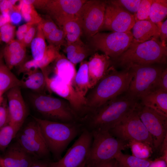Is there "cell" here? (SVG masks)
<instances>
[{
  "label": "cell",
  "instance_id": "5",
  "mask_svg": "<svg viewBox=\"0 0 167 167\" xmlns=\"http://www.w3.org/2000/svg\"><path fill=\"white\" fill-rule=\"evenodd\" d=\"M27 93L28 101L45 118L43 119L64 123L72 122L73 121L75 112L70 104L62 99L45 93L30 91Z\"/></svg>",
  "mask_w": 167,
  "mask_h": 167
},
{
  "label": "cell",
  "instance_id": "10",
  "mask_svg": "<svg viewBox=\"0 0 167 167\" xmlns=\"http://www.w3.org/2000/svg\"><path fill=\"white\" fill-rule=\"evenodd\" d=\"M92 140L91 132L84 130L64 156L49 167H86Z\"/></svg>",
  "mask_w": 167,
  "mask_h": 167
},
{
  "label": "cell",
  "instance_id": "31",
  "mask_svg": "<svg viewBox=\"0 0 167 167\" xmlns=\"http://www.w3.org/2000/svg\"><path fill=\"white\" fill-rule=\"evenodd\" d=\"M17 5L22 17L27 23H31L34 24H39L42 18L38 14L35 8L32 4L24 2L22 0H19Z\"/></svg>",
  "mask_w": 167,
  "mask_h": 167
},
{
  "label": "cell",
  "instance_id": "20",
  "mask_svg": "<svg viewBox=\"0 0 167 167\" xmlns=\"http://www.w3.org/2000/svg\"><path fill=\"white\" fill-rule=\"evenodd\" d=\"M140 103L167 117V92L161 89L153 90L141 97Z\"/></svg>",
  "mask_w": 167,
  "mask_h": 167
},
{
  "label": "cell",
  "instance_id": "23",
  "mask_svg": "<svg viewBox=\"0 0 167 167\" xmlns=\"http://www.w3.org/2000/svg\"><path fill=\"white\" fill-rule=\"evenodd\" d=\"M24 73L20 80L21 88L35 92L45 93L44 91L47 88L45 78L41 70H32Z\"/></svg>",
  "mask_w": 167,
  "mask_h": 167
},
{
  "label": "cell",
  "instance_id": "36",
  "mask_svg": "<svg viewBox=\"0 0 167 167\" xmlns=\"http://www.w3.org/2000/svg\"><path fill=\"white\" fill-rule=\"evenodd\" d=\"M152 0H141L137 12L134 16L135 22L149 20V15Z\"/></svg>",
  "mask_w": 167,
  "mask_h": 167
},
{
  "label": "cell",
  "instance_id": "3",
  "mask_svg": "<svg viewBox=\"0 0 167 167\" xmlns=\"http://www.w3.org/2000/svg\"><path fill=\"white\" fill-rule=\"evenodd\" d=\"M167 46L163 45L159 39H153L143 42L135 41L118 58L113 64L128 68L135 65L166 63Z\"/></svg>",
  "mask_w": 167,
  "mask_h": 167
},
{
  "label": "cell",
  "instance_id": "13",
  "mask_svg": "<svg viewBox=\"0 0 167 167\" xmlns=\"http://www.w3.org/2000/svg\"><path fill=\"white\" fill-rule=\"evenodd\" d=\"M107 1L87 0L82 6L79 17L83 33L90 38L99 32L103 25Z\"/></svg>",
  "mask_w": 167,
  "mask_h": 167
},
{
  "label": "cell",
  "instance_id": "49",
  "mask_svg": "<svg viewBox=\"0 0 167 167\" xmlns=\"http://www.w3.org/2000/svg\"><path fill=\"white\" fill-rule=\"evenodd\" d=\"M148 167H167V162L159 157L152 161Z\"/></svg>",
  "mask_w": 167,
  "mask_h": 167
},
{
  "label": "cell",
  "instance_id": "26",
  "mask_svg": "<svg viewBox=\"0 0 167 167\" xmlns=\"http://www.w3.org/2000/svg\"><path fill=\"white\" fill-rule=\"evenodd\" d=\"M73 86L78 94L85 99L90 89L88 61H83L81 62L79 69L75 75Z\"/></svg>",
  "mask_w": 167,
  "mask_h": 167
},
{
  "label": "cell",
  "instance_id": "46",
  "mask_svg": "<svg viewBox=\"0 0 167 167\" xmlns=\"http://www.w3.org/2000/svg\"><path fill=\"white\" fill-rule=\"evenodd\" d=\"M10 23L15 24L19 23L22 20V17L20 11L16 5L15 9L12 11L10 14Z\"/></svg>",
  "mask_w": 167,
  "mask_h": 167
},
{
  "label": "cell",
  "instance_id": "27",
  "mask_svg": "<svg viewBox=\"0 0 167 167\" xmlns=\"http://www.w3.org/2000/svg\"><path fill=\"white\" fill-rule=\"evenodd\" d=\"M62 29L66 35V45L80 39L83 33L82 21L79 17L66 21L63 24Z\"/></svg>",
  "mask_w": 167,
  "mask_h": 167
},
{
  "label": "cell",
  "instance_id": "52",
  "mask_svg": "<svg viewBox=\"0 0 167 167\" xmlns=\"http://www.w3.org/2000/svg\"><path fill=\"white\" fill-rule=\"evenodd\" d=\"M29 167H49V163L43 161L35 160Z\"/></svg>",
  "mask_w": 167,
  "mask_h": 167
},
{
  "label": "cell",
  "instance_id": "33",
  "mask_svg": "<svg viewBox=\"0 0 167 167\" xmlns=\"http://www.w3.org/2000/svg\"><path fill=\"white\" fill-rule=\"evenodd\" d=\"M17 133L9 125L0 128V150L4 151Z\"/></svg>",
  "mask_w": 167,
  "mask_h": 167
},
{
  "label": "cell",
  "instance_id": "30",
  "mask_svg": "<svg viewBox=\"0 0 167 167\" xmlns=\"http://www.w3.org/2000/svg\"><path fill=\"white\" fill-rule=\"evenodd\" d=\"M167 15V0H152L149 15V20L156 24L162 21Z\"/></svg>",
  "mask_w": 167,
  "mask_h": 167
},
{
  "label": "cell",
  "instance_id": "37",
  "mask_svg": "<svg viewBox=\"0 0 167 167\" xmlns=\"http://www.w3.org/2000/svg\"><path fill=\"white\" fill-rule=\"evenodd\" d=\"M15 27L11 23H7L0 28V43L6 44L14 39Z\"/></svg>",
  "mask_w": 167,
  "mask_h": 167
},
{
  "label": "cell",
  "instance_id": "39",
  "mask_svg": "<svg viewBox=\"0 0 167 167\" xmlns=\"http://www.w3.org/2000/svg\"><path fill=\"white\" fill-rule=\"evenodd\" d=\"M24 47L25 46L22 43L17 39H14L6 44L2 51L3 56L15 53Z\"/></svg>",
  "mask_w": 167,
  "mask_h": 167
},
{
  "label": "cell",
  "instance_id": "1",
  "mask_svg": "<svg viewBox=\"0 0 167 167\" xmlns=\"http://www.w3.org/2000/svg\"><path fill=\"white\" fill-rule=\"evenodd\" d=\"M133 76L130 68L118 71L112 66L85 97V107L92 111L125 93Z\"/></svg>",
  "mask_w": 167,
  "mask_h": 167
},
{
  "label": "cell",
  "instance_id": "54",
  "mask_svg": "<svg viewBox=\"0 0 167 167\" xmlns=\"http://www.w3.org/2000/svg\"><path fill=\"white\" fill-rule=\"evenodd\" d=\"M3 93L0 92V105L1 104L4 100L2 96V95Z\"/></svg>",
  "mask_w": 167,
  "mask_h": 167
},
{
  "label": "cell",
  "instance_id": "34",
  "mask_svg": "<svg viewBox=\"0 0 167 167\" xmlns=\"http://www.w3.org/2000/svg\"><path fill=\"white\" fill-rule=\"evenodd\" d=\"M49 45L60 49L62 46L66 45V35L62 29L57 28L45 37Z\"/></svg>",
  "mask_w": 167,
  "mask_h": 167
},
{
  "label": "cell",
  "instance_id": "21",
  "mask_svg": "<svg viewBox=\"0 0 167 167\" xmlns=\"http://www.w3.org/2000/svg\"><path fill=\"white\" fill-rule=\"evenodd\" d=\"M134 40L143 42L153 39L159 38V31L156 24L150 20L135 22L132 28Z\"/></svg>",
  "mask_w": 167,
  "mask_h": 167
},
{
  "label": "cell",
  "instance_id": "38",
  "mask_svg": "<svg viewBox=\"0 0 167 167\" xmlns=\"http://www.w3.org/2000/svg\"><path fill=\"white\" fill-rule=\"evenodd\" d=\"M115 3L134 15L137 12L141 0H113Z\"/></svg>",
  "mask_w": 167,
  "mask_h": 167
},
{
  "label": "cell",
  "instance_id": "12",
  "mask_svg": "<svg viewBox=\"0 0 167 167\" xmlns=\"http://www.w3.org/2000/svg\"><path fill=\"white\" fill-rule=\"evenodd\" d=\"M138 115L152 137L154 150H158L167 136V117L139 103Z\"/></svg>",
  "mask_w": 167,
  "mask_h": 167
},
{
  "label": "cell",
  "instance_id": "22",
  "mask_svg": "<svg viewBox=\"0 0 167 167\" xmlns=\"http://www.w3.org/2000/svg\"><path fill=\"white\" fill-rule=\"evenodd\" d=\"M60 49L49 45L43 58L40 60L33 59L24 63L19 66V73H24L30 70L42 69L48 66L53 62L59 55Z\"/></svg>",
  "mask_w": 167,
  "mask_h": 167
},
{
  "label": "cell",
  "instance_id": "32",
  "mask_svg": "<svg viewBox=\"0 0 167 167\" xmlns=\"http://www.w3.org/2000/svg\"><path fill=\"white\" fill-rule=\"evenodd\" d=\"M127 145L131 149L132 155L142 159H148L153 150L148 144L139 141H131Z\"/></svg>",
  "mask_w": 167,
  "mask_h": 167
},
{
  "label": "cell",
  "instance_id": "53",
  "mask_svg": "<svg viewBox=\"0 0 167 167\" xmlns=\"http://www.w3.org/2000/svg\"><path fill=\"white\" fill-rule=\"evenodd\" d=\"M10 23V17L0 14V28L5 24Z\"/></svg>",
  "mask_w": 167,
  "mask_h": 167
},
{
  "label": "cell",
  "instance_id": "35",
  "mask_svg": "<svg viewBox=\"0 0 167 167\" xmlns=\"http://www.w3.org/2000/svg\"><path fill=\"white\" fill-rule=\"evenodd\" d=\"M91 53V50L85 45L75 51L67 54V58L75 66L81 62Z\"/></svg>",
  "mask_w": 167,
  "mask_h": 167
},
{
  "label": "cell",
  "instance_id": "29",
  "mask_svg": "<svg viewBox=\"0 0 167 167\" xmlns=\"http://www.w3.org/2000/svg\"><path fill=\"white\" fill-rule=\"evenodd\" d=\"M114 158L116 160L118 167H148L152 161L149 159H139L133 155L119 152Z\"/></svg>",
  "mask_w": 167,
  "mask_h": 167
},
{
  "label": "cell",
  "instance_id": "48",
  "mask_svg": "<svg viewBox=\"0 0 167 167\" xmlns=\"http://www.w3.org/2000/svg\"><path fill=\"white\" fill-rule=\"evenodd\" d=\"M26 4L32 5L35 8L42 10L44 7L47 0H22Z\"/></svg>",
  "mask_w": 167,
  "mask_h": 167
},
{
  "label": "cell",
  "instance_id": "41",
  "mask_svg": "<svg viewBox=\"0 0 167 167\" xmlns=\"http://www.w3.org/2000/svg\"><path fill=\"white\" fill-rule=\"evenodd\" d=\"M19 0H1L0 2V14L9 15L15 8Z\"/></svg>",
  "mask_w": 167,
  "mask_h": 167
},
{
  "label": "cell",
  "instance_id": "25",
  "mask_svg": "<svg viewBox=\"0 0 167 167\" xmlns=\"http://www.w3.org/2000/svg\"><path fill=\"white\" fill-rule=\"evenodd\" d=\"M11 70L3 61L2 52L0 53V92L3 93L14 87L21 88L20 80Z\"/></svg>",
  "mask_w": 167,
  "mask_h": 167
},
{
  "label": "cell",
  "instance_id": "44",
  "mask_svg": "<svg viewBox=\"0 0 167 167\" xmlns=\"http://www.w3.org/2000/svg\"><path fill=\"white\" fill-rule=\"evenodd\" d=\"M159 31V38L163 46H167V20L164 22H160L156 24Z\"/></svg>",
  "mask_w": 167,
  "mask_h": 167
},
{
  "label": "cell",
  "instance_id": "6",
  "mask_svg": "<svg viewBox=\"0 0 167 167\" xmlns=\"http://www.w3.org/2000/svg\"><path fill=\"white\" fill-rule=\"evenodd\" d=\"M91 132L92 140L86 167H95L114 158L128 146L127 143L114 136L109 131L93 130Z\"/></svg>",
  "mask_w": 167,
  "mask_h": 167
},
{
  "label": "cell",
  "instance_id": "17",
  "mask_svg": "<svg viewBox=\"0 0 167 167\" xmlns=\"http://www.w3.org/2000/svg\"><path fill=\"white\" fill-rule=\"evenodd\" d=\"M6 92L9 114V125L18 133L27 115L25 101L20 87L12 88Z\"/></svg>",
  "mask_w": 167,
  "mask_h": 167
},
{
  "label": "cell",
  "instance_id": "24",
  "mask_svg": "<svg viewBox=\"0 0 167 167\" xmlns=\"http://www.w3.org/2000/svg\"><path fill=\"white\" fill-rule=\"evenodd\" d=\"M54 62V74L64 81L73 85L77 72L75 66L63 54H60Z\"/></svg>",
  "mask_w": 167,
  "mask_h": 167
},
{
  "label": "cell",
  "instance_id": "18",
  "mask_svg": "<svg viewBox=\"0 0 167 167\" xmlns=\"http://www.w3.org/2000/svg\"><path fill=\"white\" fill-rule=\"evenodd\" d=\"M9 146L0 156V167H29L35 161L17 141Z\"/></svg>",
  "mask_w": 167,
  "mask_h": 167
},
{
  "label": "cell",
  "instance_id": "15",
  "mask_svg": "<svg viewBox=\"0 0 167 167\" xmlns=\"http://www.w3.org/2000/svg\"><path fill=\"white\" fill-rule=\"evenodd\" d=\"M135 23L134 15L113 0L107 1L104 23L101 30L127 32L131 31Z\"/></svg>",
  "mask_w": 167,
  "mask_h": 167
},
{
  "label": "cell",
  "instance_id": "9",
  "mask_svg": "<svg viewBox=\"0 0 167 167\" xmlns=\"http://www.w3.org/2000/svg\"><path fill=\"white\" fill-rule=\"evenodd\" d=\"M109 131L114 136L127 144L132 141H139L154 150L152 137L140 119L136 108Z\"/></svg>",
  "mask_w": 167,
  "mask_h": 167
},
{
  "label": "cell",
  "instance_id": "28",
  "mask_svg": "<svg viewBox=\"0 0 167 167\" xmlns=\"http://www.w3.org/2000/svg\"><path fill=\"white\" fill-rule=\"evenodd\" d=\"M30 46L32 59L36 60H41L45 53L47 46L45 37L39 24L36 35Z\"/></svg>",
  "mask_w": 167,
  "mask_h": 167
},
{
  "label": "cell",
  "instance_id": "14",
  "mask_svg": "<svg viewBox=\"0 0 167 167\" xmlns=\"http://www.w3.org/2000/svg\"><path fill=\"white\" fill-rule=\"evenodd\" d=\"M87 1L47 0L42 10L62 29L66 21L79 17L82 7Z\"/></svg>",
  "mask_w": 167,
  "mask_h": 167
},
{
  "label": "cell",
  "instance_id": "47",
  "mask_svg": "<svg viewBox=\"0 0 167 167\" xmlns=\"http://www.w3.org/2000/svg\"><path fill=\"white\" fill-rule=\"evenodd\" d=\"M84 45L85 44L80 39L76 41L65 46L63 51L66 54L74 52Z\"/></svg>",
  "mask_w": 167,
  "mask_h": 167
},
{
  "label": "cell",
  "instance_id": "2",
  "mask_svg": "<svg viewBox=\"0 0 167 167\" xmlns=\"http://www.w3.org/2000/svg\"><path fill=\"white\" fill-rule=\"evenodd\" d=\"M139 101L126 92L92 111L89 122L92 131H109L135 109Z\"/></svg>",
  "mask_w": 167,
  "mask_h": 167
},
{
  "label": "cell",
  "instance_id": "51",
  "mask_svg": "<svg viewBox=\"0 0 167 167\" xmlns=\"http://www.w3.org/2000/svg\"><path fill=\"white\" fill-rule=\"evenodd\" d=\"M34 24L31 23H27L20 26L18 28L17 31L25 34L30 28Z\"/></svg>",
  "mask_w": 167,
  "mask_h": 167
},
{
  "label": "cell",
  "instance_id": "4",
  "mask_svg": "<svg viewBox=\"0 0 167 167\" xmlns=\"http://www.w3.org/2000/svg\"><path fill=\"white\" fill-rule=\"evenodd\" d=\"M38 124L49 152L57 161L79 132L73 123H64L33 117Z\"/></svg>",
  "mask_w": 167,
  "mask_h": 167
},
{
  "label": "cell",
  "instance_id": "16",
  "mask_svg": "<svg viewBox=\"0 0 167 167\" xmlns=\"http://www.w3.org/2000/svg\"><path fill=\"white\" fill-rule=\"evenodd\" d=\"M47 89L67 101L75 112L81 110L85 107V99L80 96L73 85L67 83L53 74L50 75L43 73Z\"/></svg>",
  "mask_w": 167,
  "mask_h": 167
},
{
  "label": "cell",
  "instance_id": "7",
  "mask_svg": "<svg viewBox=\"0 0 167 167\" xmlns=\"http://www.w3.org/2000/svg\"><path fill=\"white\" fill-rule=\"evenodd\" d=\"M165 68L163 65L155 64L135 65L128 68L132 71L133 76L126 92L139 100L156 89L159 77Z\"/></svg>",
  "mask_w": 167,
  "mask_h": 167
},
{
  "label": "cell",
  "instance_id": "19",
  "mask_svg": "<svg viewBox=\"0 0 167 167\" xmlns=\"http://www.w3.org/2000/svg\"><path fill=\"white\" fill-rule=\"evenodd\" d=\"M113 62L110 57L105 54H94L88 61L90 89L93 88L106 75Z\"/></svg>",
  "mask_w": 167,
  "mask_h": 167
},
{
  "label": "cell",
  "instance_id": "45",
  "mask_svg": "<svg viewBox=\"0 0 167 167\" xmlns=\"http://www.w3.org/2000/svg\"><path fill=\"white\" fill-rule=\"evenodd\" d=\"M156 88H159L167 92V68L165 67L158 79Z\"/></svg>",
  "mask_w": 167,
  "mask_h": 167
},
{
  "label": "cell",
  "instance_id": "50",
  "mask_svg": "<svg viewBox=\"0 0 167 167\" xmlns=\"http://www.w3.org/2000/svg\"><path fill=\"white\" fill-rule=\"evenodd\" d=\"M95 167H118L117 162L115 158L100 164Z\"/></svg>",
  "mask_w": 167,
  "mask_h": 167
},
{
  "label": "cell",
  "instance_id": "43",
  "mask_svg": "<svg viewBox=\"0 0 167 167\" xmlns=\"http://www.w3.org/2000/svg\"><path fill=\"white\" fill-rule=\"evenodd\" d=\"M38 25L37 24H33L25 34L23 43L26 47L30 46L31 44L36 35Z\"/></svg>",
  "mask_w": 167,
  "mask_h": 167
},
{
  "label": "cell",
  "instance_id": "42",
  "mask_svg": "<svg viewBox=\"0 0 167 167\" xmlns=\"http://www.w3.org/2000/svg\"><path fill=\"white\" fill-rule=\"evenodd\" d=\"M4 101L0 105V128L8 125L9 123L7 103Z\"/></svg>",
  "mask_w": 167,
  "mask_h": 167
},
{
  "label": "cell",
  "instance_id": "8",
  "mask_svg": "<svg viewBox=\"0 0 167 167\" xmlns=\"http://www.w3.org/2000/svg\"><path fill=\"white\" fill-rule=\"evenodd\" d=\"M95 50H100L114 60L125 51L134 41L131 31L126 32H98L89 38Z\"/></svg>",
  "mask_w": 167,
  "mask_h": 167
},
{
  "label": "cell",
  "instance_id": "11",
  "mask_svg": "<svg viewBox=\"0 0 167 167\" xmlns=\"http://www.w3.org/2000/svg\"><path fill=\"white\" fill-rule=\"evenodd\" d=\"M16 137L19 145L34 158H43L49 153L40 127L34 119L27 123Z\"/></svg>",
  "mask_w": 167,
  "mask_h": 167
},
{
  "label": "cell",
  "instance_id": "40",
  "mask_svg": "<svg viewBox=\"0 0 167 167\" xmlns=\"http://www.w3.org/2000/svg\"><path fill=\"white\" fill-rule=\"evenodd\" d=\"M38 24L40 25L45 37L58 28L50 18L46 19L42 18L41 21Z\"/></svg>",
  "mask_w": 167,
  "mask_h": 167
}]
</instances>
